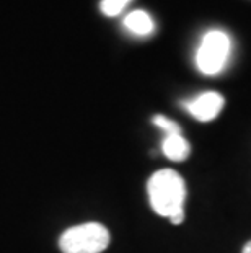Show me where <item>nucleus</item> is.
Masks as SVG:
<instances>
[{
  "instance_id": "nucleus-1",
  "label": "nucleus",
  "mask_w": 251,
  "mask_h": 253,
  "mask_svg": "<svg viewBox=\"0 0 251 253\" xmlns=\"http://www.w3.org/2000/svg\"><path fill=\"white\" fill-rule=\"evenodd\" d=\"M147 193L150 206L158 216L168 217L175 225L183 222L186 183L178 171L172 169L155 171L147 183Z\"/></svg>"
},
{
  "instance_id": "nucleus-2",
  "label": "nucleus",
  "mask_w": 251,
  "mask_h": 253,
  "mask_svg": "<svg viewBox=\"0 0 251 253\" xmlns=\"http://www.w3.org/2000/svg\"><path fill=\"white\" fill-rule=\"evenodd\" d=\"M108 245V229L98 222L73 225L59 239V249L62 253H101Z\"/></svg>"
},
{
  "instance_id": "nucleus-3",
  "label": "nucleus",
  "mask_w": 251,
  "mask_h": 253,
  "mask_svg": "<svg viewBox=\"0 0 251 253\" xmlns=\"http://www.w3.org/2000/svg\"><path fill=\"white\" fill-rule=\"evenodd\" d=\"M228 54H230V38L225 31H207L196 52V66L202 74L215 75L225 67Z\"/></svg>"
},
{
  "instance_id": "nucleus-4",
  "label": "nucleus",
  "mask_w": 251,
  "mask_h": 253,
  "mask_svg": "<svg viewBox=\"0 0 251 253\" xmlns=\"http://www.w3.org/2000/svg\"><path fill=\"white\" fill-rule=\"evenodd\" d=\"M181 105L197 121L207 123L215 120L220 115L223 105H225V98L217 91H204V93L194 96L193 100L183 101Z\"/></svg>"
},
{
  "instance_id": "nucleus-5",
  "label": "nucleus",
  "mask_w": 251,
  "mask_h": 253,
  "mask_svg": "<svg viewBox=\"0 0 251 253\" xmlns=\"http://www.w3.org/2000/svg\"><path fill=\"white\" fill-rule=\"evenodd\" d=\"M165 157L173 162H184L191 154V145L183 137V134H168L162 142Z\"/></svg>"
},
{
  "instance_id": "nucleus-6",
  "label": "nucleus",
  "mask_w": 251,
  "mask_h": 253,
  "mask_svg": "<svg viewBox=\"0 0 251 253\" xmlns=\"http://www.w3.org/2000/svg\"><path fill=\"white\" fill-rule=\"evenodd\" d=\"M124 26L131 33H134L137 36H148L155 30L153 20L143 10H134V12H131L124 18Z\"/></svg>"
},
{
  "instance_id": "nucleus-7",
  "label": "nucleus",
  "mask_w": 251,
  "mask_h": 253,
  "mask_svg": "<svg viewBox=\"0 0 251 253\" xmlns=\"http://www.w3.org/2000/svg\"><path fill=\"white\" fill-rule=\"evenodd\" d=\"M131 0H101L100 8L106 17H116L124 10V7Z\"/></svg>"
},
{
  "instance_id": "nucleus-8",
  "label": "nucleus",
  "mask_w": 251,
  "mask_h": 253,
  "mask_svg": "<svg viewBox=\"0 0 251 253\" xmlns=\"http://www.w3.org/2000/svg\"><path fill=\"white\" fill-rule=\"evenodd\" d=\"M153 125L155 126H158L160 129H163L165 134H181V127L176 125L175 121L172 120H168L167 116H163V115H157V116H153Z\"/></svg>"
},
{
  "instance_id": "nucleus-9",
  "label": "nucleus",
  "mask_w": 251,
  "mask_h": 253,
  "mask_svg": "<svg viewBox=\"0 0 251 253\" xmlns=\"http://www.w3.org/2000/svg\"><path fill=\"white\" fill-rule=\"evenodd\" d=\"M242 253H251V240H248L247 244L243 245V250H242Z\"/></svg>"
}]
</instances>
